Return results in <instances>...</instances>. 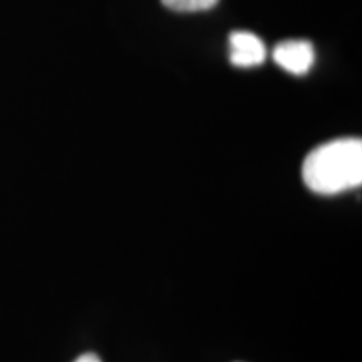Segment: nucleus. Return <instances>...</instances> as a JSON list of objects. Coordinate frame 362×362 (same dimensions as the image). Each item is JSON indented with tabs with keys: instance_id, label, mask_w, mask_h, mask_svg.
Instances as JSON below:
<instances>
[{
	"instance_id": "4",
	"label": "nucleus",
	"mask_w": 362,
	"mask_h": 362,
	"mask_svg": "<svg viewBox=\"0 0 362 362\" xmlns=\"http://www.w3.org/2000/svg\"><path fill=\"white\" fill-rule=\"evenodd\" d=\"M163 6L176 12H203L214 8L220 0H161Z\"/></svg>"
},
{
	"instance_id": "2",
	"label": "nucleus",
	"mask_w": 362,
	"mask_h": 362,
	"mask_svg": "<svg viewBox=\"0 0 362 362\" xmlns=\"http://www.w3.org/2000/svg\"><path fill=\"white\" fill-rule=\"evenodd\" d=\"M274 61L291 74L304 76L314 66V45L309 40H284L274 49Z\"/></svg>"
},
{
	"instance_id": "5",
	"label": "nucleus",
	"mask_w": 362,
	"mask_h": 362,
	"mask_svg": "<svg viewBox=\"0 0 362 362\" xmlns=\"http://www.w3.org/2000/svg\"><path fill=\"white\" fill-rule=\"evenodd\" d=\"M74 362H101V359L96 354H93V352H88V354L79 356Z\"/></svg>"
},
{
	"instance_id": "3",
	"label": "nucleus",
	"mask_w": 362,
	"mask_h": 362,
	"mask_svg": "<svg viewBox=\"0 0 362 362\" xmlns=\"http://www.w3.org/2000/svg\"><path fill=\"white\" fill-rule=\"evenodd\" d=\"M230 62L237 67L260 66L267 57L264 40L247 30H235L230 34Z\"/></svg>"
},
{
	"instance_id": "1",
	"label": "nucleus",
	"mask_w": 362,
	"mask_h": 362,
	"mask_svg": "<svg viewBox=\"0 0 362 362\" xmlns=\"http://www.w3.org/2000/svg\"><path fill=\"white\" fill-rule=\"evenodd\" d=\"M307 188L319 194H337L362 183V141L341 138L312 149L302 166Z\"/></svg>"
}]
</instances>
